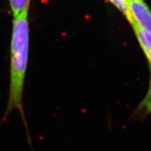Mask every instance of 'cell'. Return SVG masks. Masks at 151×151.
<instances>
[{
    "instance_id": "obj_1",
    "label": "cell",
    "mask_w": 151,
    "mask_h": 151,
    "mask_svg": "<svg viewBox=\"0 0 151 151\" xmlns=\"http://www.w3.org/2000/svg\"><path fill=\"white\" fill-rule=\"evenodd\" d=\"M28 14L29 9H27L19 16L14 17L13 19L9 97L6 108L1 117L0 123L5 122L13 111H18L25 127L27 141L30 146H32V140L23 105L24 86L27 69L29 42Z\"/></svg>"
},
{
    "instance_id": "obj_2",
    "label": "cell",
    "mask_w": 151,
    "mask_h": 151,
    "mask_svg": "<svg viewBox=\"0 0 151 151\" xmlns=\"http://www.w3.org/2000/svg\"><path fill=\"white\" fill-rule=\"evenodd\" d=\"M130 16L143 29L151 34V11L143 0H124Z\"/></svg>"
},
{
    "instance_id": "obj_3",
    "label": "cell",
    "mask_w": 151,
    "mask_h": 151,
    "mask_svg": "<svg viewBox=\"0 0 151 151\" xmlns=\"http://www.w3.org/2000/svg\"><path fill=\"white\" fill-rule=\"evenodd\" d=\"M128 20L132 24L138 41L148 58L149 63L151 65V34L140 27L132 17Z\"/></svg>"
},
{
    "instance_id": "obj_4",
    "label": "cell",
    "mask_w": 151,
    "mask_h": 151,
    "mask_svg": "<svg viewBox=\"0 0 151 151\" xmlns=\"http://www.w3.org/2000/svg\"><path fill=\"white\" fill-rule=\"evenodd\" d=\"M29 4L30 0H9L13 17L18 16L25 10L29 9Z\"/></svg>"
},
{
    "instance_id": "obj_5",
    "label": "cell",
    "mask_w": 151,
    "mask_h": 151,
    "mask_svg": "<svg viewBox=\"0 0 151 151\" xmlns=\"http://www.w3.org/2000/svg\"><path fill=\"white\" fill-rule=\"evenodd\" d=\"M150 67V86L148 90V92L143 98L142 101H141L140 104L138 106V109L141 112H143L146 114H149L151 113V65Z\"/></svg>"
}]
</instances>
